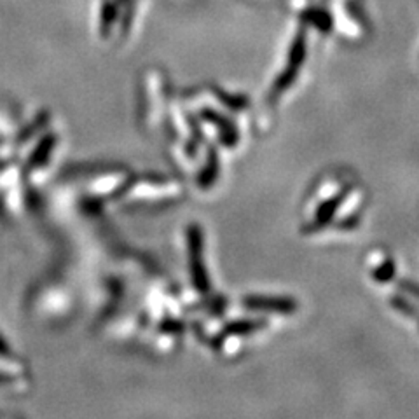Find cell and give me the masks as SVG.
<instances>
[{"label": "cell", "instance_id": "1", "mask_svg": "<svg viewBox=\"0 0 419 419\" xmlns=\"http://www.w3.org/2000/svg\"><path fill=\"white\" fill-rule=\"evenodd\" d=\"M189 264H191V274L196 289L203 294L208 292L210 281L203 262V235L197 226H191L189 229Z\"/></svg>", "mask_w": 419, "mask_h": 419}, {"label": "cell", "instance_id": "2", "mask_svg": "<svg viewBox=\"0 0 419 419\" xmlns=\"http://www.w3.org/2000/svg\"><path fill=\"white\" fill-rule=\"evenodd\" d=\"M243 304L246 309H254V311L283 313V315L296 313L297 309L296 300L283 299V297H246Z\"/></svg>", "mask_w": 419, "mask_h": 419}, {"label": "cell", "instance_id": "3", "mask_svg": "<svg viewBox=\"0 0 419 419\" xmlns=\"http://www.w3.org/2000/svg\"><path fill=\"white\" fill-rule=\"evenodd\" d=\"M350 191H351V189L346 187L344 191H341L337 196H334L332 200H328L327 203H323L322 206H320L318 212H316L315 222H313V226L309 227V231H316V229H322V227L327 226V224L332 220V217L335 215L337 208L341 206L342 201H344V197H346V194L350 193Z\"/></svg>", "mask_w": 419, "mask_h": 419}, {"label": "cell", "instance_id": "4", "mask_svg": "<svg viewBox=\"0 0 419 419\" xmlns=\"http://www.w3.org/2000/svg\"><path fill=\"white\" fill-rule=\"evenodd\" d=\"M203 116L206 117L208 121H212L213 124H217V128L220 130V142L226 143V145L232 147L236 142H238V133H236L235 126H232L231 121H227L226 117L219 116L215 110H203Z\"/></svg>", "mask_w": 419, "mask_h": 419}, {"label": "cell", "instance_id": "5", "mask_svg": "<svg viewBox=\"0 0 419 419\" xmlns=\"http://www.w3.org/2000/svg\"><path fill=\"white\" fill-rule=\"evenodd\" d=\"M300 62H302V46L299 44V51L294 53L292 60H290V65L287 67V70H285L280 77H278V81L274 82V95H278V93H283L285 89L290 88V84H292L294 79H296V75H297V69H299Z\"/></svg>", "mask_w": 419, "mask_h": 419}, {"label": "cell", "instance_id": "6", "mask_svg": "<svg viewBox=\"0 0 419 419\" xmlns=\"http://www.w3.org/2000/svg\"><path fill=\"white\" fill-rule=\"evenodd\" d=\"M264 327H265V322H262V320H238V322L227 323L224 332L229 335H245L261 331V328Z\"/></svg>", "mask_w": 419, "mask_h": 419}, {"label": "cell", "instance_id": "7", "mask_svg": "<svg viewBox=\"0 0 419 419\" xmlns=\"http://www.w3.org/2000/svg\"><path fill=\"white\" fill-rule=\"evenodd\" d=\"M217 175H219V159H217L215 150H210V159H208V165L204 166L203 173L200 177V185L201 187H212L213 182H215Z\"/></svg>", "mask_w": 419, "mask_h": 419}, {"label": "cell", "instance_id": "8", "mask_svg": "<svg viewBox=\"0 0 419 419\" xmlns=\"http://www.w3.org/2000/svg\"><path fill=\"white\" fill-rule=\"evenodd\" d=\"M217 95H219V100L232 110H241V108L248 107V100L245 97H235V95H227L222 91H217Z\"/></svg>", "mask_w": 419, "mask_h": 419}, {"label": "cell", "instance_id": "9", "mask_svg": "<svg viewBox=\"0 0 419 419\" xmlns=\"http://www.w3.org/2000/svg\"><path fill=\"white\" fill-rule=\"evenodd\" d=\"M393 274H395V262L386 261L379 270L374 271V280L379 281V283H386V281L392 280Z\"/></svg>", "mask_w": 419, "mask_h": 419}, {"label": "cell", "instance_id": "10", "mask_svg": "<svg viewBox=\"0 0 419 419\" xmlns=\"http://www.w3.org/2000/svg\"><path fill=\"white\" fill-rule=\"evenodd\" d=\"M392 304H393V306H395L396 311L404 313V315H407V316H416V315H418V311H416V309L412 308V304H409L407 300L402 299V297H393Z\"/></svg>", "mask_w": 419, "mask_h": 419}, {"label": "cell", "instance_id": "11", "mask_svg": "<svg viewBox=\"0 0 419 419\" xmlns=\"http://www.w3.org/2000/svg\"><path fill=\"white\" fill-rule=\"evenodd\" d=\"M358 222H360V217H358V215L348 217V219L341 220V222L337 224V229H344V231H350V229H355V227L358 226Z\"/></svg>", "mask_w": 419, "mask_h": 419}, {"label": "cell", "instance_id": "12", "mask_svg": "<svg viewBox=\"0 0 419 419\" xmlns=\"http://www.w3.org/2000/svg\"><path fill=\"white\" fill-rule=\"evenodd\" d=\"M402 289L407 290V292L412 294L414 297H419V287L416 283H411V281H404V283H402Z\"/></svg>", "mask_w": 419, "mask_h": 419}, {"label": "cell", "instance_id": "13", "mask_svg": "<svg viewBox=\"0 0 419 419\" xmlns=\"http://www.w3.org/2000/svg\"><path fill=\"white\" fill-rule=\"evenodd\" d=\"M0 355H9V348L2 339H0Z\"/></svg>", "mask_w": 419, "mask_h": 419}]
</instances>
